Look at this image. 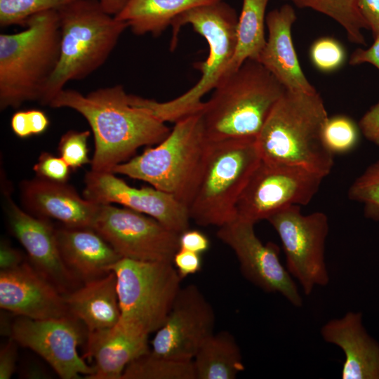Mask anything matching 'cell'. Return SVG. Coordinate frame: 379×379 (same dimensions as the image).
Instances as JSON below:
<instances>
[{
  "mask_svg": "<svg viewBox=\"0 0 379 379\" xmlns=\"http://www.w3.org/2000/svg\"><path fill=\"white\" fill-rule=\"evenodd\" d=\"M49 107L69 108L86 119L94 137L93 171L112 172L139 147L157 145L171 132L149 109L131 103L121 85L100 88L86 95L64 88Z\"/></svg>",
  "mask_w": 379,
  "mask_h": 379,
  "instance_id": "1",
  "label": "cell"
},
{
  "mask_svg": "<svg viewBox=\"0 0 379 379\" xmlns=\"http://www.w3.org/2000/svg\"><path fill=\"white\" fill-rule=\"evenodd\" d=\"M328 117L317 91L286 89L256 138L261 160L301 166L325 178L334 163L322 139Z\"/></svg>",
  "mask_w": 379,
  "mask_h": 379,
  "instance_id": "2",
  "label": "cell"
},
{
  "mask_svg": "<svg viewBox=\"0 0 379 379\" xmlns=\"http://www.w3.org/2000/svg\"><path fill=\"white\" fill-rule=\"evenodd\" d=\"M237 22L236 11L223 0L193 8L175 18L171 25V50L175 48L179 32L186 25H190L208 43L206 60L194 65L201 72L199 80L185 93L166 102L131 95V102L149 109L165 123H175L201 112L204 102L201 100L203 97L217 86L233 58Z\"/></svg>",
  "mask_w": 379,
  "mask_h": 379,
  "instance_id": "3",
  "label": "cell"
},
{
  "mask_svg": "<svg viewBox=\"0 0 379 379\" xmlns=\"http://www.w3.org/2000/svg\"><path fill=\"white\" fill-rule=\"evenodd\" d=\"M285 90L257 60L225 74L200 112L207 141L256 138Z\"/></svg>",
  "mask_w": 379,
  "mask_h": 379,
  "instance_id": "4",
  "label": "cell"
},
{
  "mask_svg": "<svg viewBox=\"0 0 379 379\" xmlns=\"http://www.w3.org/2000/svg\"><path fill=\"white\" fill-rule=\"evenodd\" d=\"M61 31L57 10L30 18L25 29L0 34V109L40 102L60 59Z\"/></svg>",
  "mask_w": 379,
  "mask_h": 379,
  "instance_id": "5",
  "label": "cell"
},
{
  "mask_svg": "<svg viewBox=\"0 0 379 379\" xmlns=\"http://www.w3.org/2000/svg\"><path fill=\"white\" fill-rule=\"evenodd\" d=\"M61 31L58 66L40 101L49 106L70 81L83 79L108 59L128 27L107 13L99 0H76L58 10Z\"/></svg>",
  "mask_w": 379,
  "mask_h": 379,
  "instance_id": "6",
  "label": "cell"
},
{
  "mask_svg": "<svg viewBox=\"0 0 379 379\" xmlns=\"http://www.w3.org/2000/svg\"><path fill=\"white\" fill-rule=\"evenodd\" d=\"M208 145L199 112L175 122L162 141L117 165L112 173L148 182L188 208Z\"/></svg>",
  "mask_w": 379,
  "mask_h": 379,
  "instance_id": "7",
  "label": "cell"
},
{
  "mask_svg": "<svg viewBox=\"0 0 379 379\" xmlns=\"http://www.w3.org/2000/svg\"><path fill=\"white\" fill-rule=\"evenodd\" d=\"M261 161L256 138L209 142L192 199L190 218L218 227L237 219L236 206Z\"/></svg>",
  "mask_w": 379,
  "mask_h": 379,
  "instance_id": "8",
  "label": "cell"
},
{
  "mask_svg": "<svg viewBox=\"0 0 379 379\" xmlns=\"http://www.w3.org/2000/svg\"><path fill=\"white\" fill-rule=\"evenodd\" d=\"M115 273L121 310L119 323L149 335L164 323L180 291L181 278L173 262L121 258Z\"/></svg>",
  "mask_w": 379,
  "mask_h": 379,
  "instance_id": "9",
  "label": "cell"
},
{
  "mask_svg": "<svg viewBox=\"0 0 379 379\" xmlns=\"http://www.w3.org/2000/svg\"><path fill=\"white\" fill-rule=\"evenodd\" d=\"M266 220L277 232L286 255V269L309 295L317 286H326L329 274L325 262L328 234L327 215L321 211L307 215L300 206L277 211Z\"/></svg>",
  "mask_w": 379,
  "mask_h": 379,
  "instance_id": "10",
  "label": "cell"
},
{
  "mask_svg": "<svg viewBox=\"0 0 379 379\" xmlns=\"http://www.w3.org/2000/svg\"><path fill=\"white\" fill-rule=\"evenodd\" d=\"M324 178L301 166L261 160L237 201V218L255 224L287 206H305Z\"/></svg>",
  "mask_w": 379,
  "mask_h": 379,
  "instance_id": "11",
  "label": "cell"
},
{
  "mask_svg": "<svg viewBox=\"0 0 379 379\" xmlns=\"http://www.w3.org/2000/svg\"><path fill=\"white\" fill-rule=\"evenodd\" d=\"M92 228L121 258L173 262L179 248V234L150 216L112 204H100Z\"/></svg>",
  "mask_w": 379,
  "mask_h": 379,
  "instance_id": "12",
  "label": "cell"
},
{
  "mask_svg": "<svg viewBox=\"0 0 379 379\" xmlns=\"http://www.w3.org/2000/svg\"><path fill=\"white\" fill-rule=\"evenodd\" d=\"M254 225L237 218L220 227L217 237L233 251L248 281L266 293L281 294L295 307H301L302 296L279 260L278 246L272 242L263 244L255 234Z\"/></svg>",
  "mask_w": 379,
  "mask_h": 379,
  "instance_id": "13",
  "label": "cell"
},
{
  "mask_svg": "<svg viewBox=\"0 0 379 379\" xmlns=\"http://www.w3.org/2000/svg\"><path fill=\"white\" fill-rule=\"evenodd\" d=\"M79 321L72 315L41 320L19 317L12 323L11 337L41 357L61 378H88L94 368L77 350L85 337Z\"/></svg>",
  "mask_w": 379,
  "mask_h": 379,
  "instance_id": "14",
  "label": "cell"
},
{
  "mask_svg": "<svg viewBox=\"0 0 379 379\" xmlns=\"http://www.w3.org/2000/svg\"><path fill=\"white\" fill-rule=\"evenodd\" d=\"M215 312L194 284L181 288L164 324L150 342L157 356L193 360L204 341L214 333Z\"/></svg>",
  "mask_w": 379,
  "mask_h": 379,
  "instance_id": "15",
  "label": "cell"
},
{
  "mask_svg": "<svg viewBox=\"0 0 379 379\" xmlns=\"http://www.w3.org/2000/svg\"><path fill=\"white\" fill-rule=\"evenodd\" d=\"M84 197L100 204H120L154 218L179 234L189 229L188 208L174 196L152 186L131 187L112 172L88 171Z\"/></svg>",
  "mask_w": 379,
  "mask_h": 379,
  "instance_id": "16",
  "label": "cell"
},
{
  "mask_svg": "<svg viewBox=\"0 0 379 379\" xmlns=\"http://www.w3.org/2000/svg\"><path fill=\"white\" fill-rule=\"evenodd\" d=\"M4 190V211L11 231L25 249L29 262L62 293L77 288L79 280L64 263L50 220L34 216L19 207Z\"/></svg>",
  "mask_w": 379,
  "mask_h": 379,
  "instance_id": "17",
  "label": "cell"
},
{
  "mask_svg": "<svg viewBox=\"0 0 379 379\" xmlns=\"http://www.w3.org/2000/svg\"><path fill=\"white\" fill-rule=\"evenodd\" d=\"M0 307L37 320L72 315L65 295L27 260L15 268L1 270Z\"/></svg>",
  "mask_w": 379,
  "mask_h": 379,
  "instance_id": "18",
  "label": "cell"
},
{
  "mask_svg": "<svg viewBox=\"0 0 379 379\" xmlns=\"http://www.w3.org/2000/svg\"><path fill=\"white\" fill-rule=\"evenodd\" d=\"M20 195L26 211L39 218L56 220L68 227L92 228L100 206L81 197L67 182L37 177L20 183Z\"/></svg>",
  "mask_w": 379,
  "mask_h": 379,
  "instance_id": "19",
  "label": "cell"
},
{
  "mask_svg": "<svg viewBox=\"0 0 379 379\" xmlns=\"http://www.w3.org/2000/svg\"><path fill=\"white\" fill-rule=\"evenodd\" d=\"M296 18L295 10L289 4L267 14L268 36L257 61L286 90L314 93L317 90L303 73L293 43L291 29Z\"/></svg>",
  "mask_w": 379,
  "mask_h": 379,
  "instance_id": "20",
  "label": "cell"
},
{
  "mask_svg": "<svg viewBox=\"0 0 379 379\" xmlns=\"http://www.w3.org/2000/svg\"><path fill=\"white\" fill-rule=\"evenodd\" d=\"M324 341L345 354L343 379H379V343L366 331L359 312H348L331 319L321 328Z\"/></svg>",
  "mask_w": 379,
  "mask_h": 379,
  "instance_id": "21",
  "label": "cell"
},
{
  "mask_svg": "<svg viewBox=\"0 0 379 379\" xmlns=\"http://www.w3.org/2000/svg\"><path fill=\"white\" fill-rule=\"evenodd\" d=\"M148 337L119 322L87 331L85 357L94 361V373L87 379H121L126 366L149 351Z\"/></svg>",
  "mask_w": 379,
  "mask_h": 379,
  "instance_id": "22",
  "label": "cell"
},
{
  "mask_svg": "<svg viewBox=\"0 0 379 379\" xmlns=\"http://www.w3.org/2000/svg\"><path fill=\"white\" fill-rule=\"evenodd\" d=\"M58 248L67 267L84 282L109 273L121 258L113 247L93 228H55Z\"/></svg>",
  "mask_w": 379,
  "mask_h": 379,
  "instance_id": "23",
  "label": "cell"
},
{
  "mask_svg": "<svg viewBox=\"0 0 379 379\" xmlns=\"http://www.w3.org/2000/svg\"><path fill=\"white\" fill-rule=\"evenodd\" d=\"M69 313L84 324L87 331L115 326L120 320L121 310L115 273L86 282L65 294Z\"/></svg>",
  "mask_w": 379,
  "mask_h": 379,
  "instance_id": "24",
  "label": "cell"
},
{
  "mask_svg": "<svg viewBox=\"0 0 379 379\" xmlns=\"http://www.w3.org/2000/svg\"><path fill=\"white\" fill-rule=\"evenodd\" d=\"M222 0H130L115 17L133 33L160 35L180 14L193 8Z\"/></svg>",
  "mask_w": 379,
  "mask_h": 379,
  "instance_id": "25",
  "label": "cell"
},
{
  "mask_svg": "<svg viewBox=\"0 0 379 379\" xmlns=\"http://www.w3.org/2000/svg\"><path fill=\"white\" fill-rule=\"evenodd\" d=\"M196 379H234L244 370L239 346L228 331L213 333L193 359Z\"/></svg>",
  "mask_w": 379,
  "mask_h": 379,
  "instance_id": "26",
  "label": "cell"
},
{
  "mask_svg": "<svg viewBox=\"0 0 379 379\" xmlns=\"http://www.w3.org/2000/svg\"><path fill=\"white\" fill-rule=\"evenodd\" d=\"M270 0H243L237 26V45L226 72L237 69L246 60H258L265 46V11Z\"/></svg>",
  "mask_w": 379,
  "mask_h": 379,
  "instance_id": "27",
  "label": "cell"
},
{
  "mask_svg": "<svg viewBox=\"0 0 379 379\" xmlns=\"http://www.w3.org/2000/svg\"><path fill=\"white\" fill-rule=\"evenodd\" d=\"M300 8H310L337 22L354 44L366 46L364 29H369L359 8L358 0H286Z\"/></svg>",
  "mask_w": 379,
  "mask_h": 379,
  "instance_id": "28",
  "label": "cell"
},
{
  "mask_svg": "<svg viewBox=\"0 0 379 379\" xmlns=\"http://www.w3.org/2000/svg\"><path fill=\"white\" fill-rule=\"evenodd\" d=\"M121 379H196L193 360L157 356L150 350L131 362Z\"/></svg>",
  "mask_w": 379,
  "mask_h": 379,
  "instance_id": "29",
  "label": "cell"
},
{
  "mask_svg": "<svg viewBox=\"0 0 379 379\" xmlns=\"http://www.w3.org/2000/svg\"><path fill=\"white\" fill-rule=\"evenodd\" d=\"M359 125L350 117L337 114L328 117L322 131L326 147L334 155L353 150L359 141Z\"/></svg>",
  "mask_w": 379,
  "mask_h": 379,
  "instance_id": "30",
  "label": "cell"
},
{
  "mask_svg": "<svg viewBox=\"0 0 379 379\" xmlns=\"http://www.w3.org/2000/svg\"><path fill=\"white\" fill-rule=\"evenodd\" d=\"M76 0H0V26H25L32 16L61 7Z\"/></svg>",
  "mask_w": 379,
  "mask_h": 379,
  "instance_id": "31",
  "label": "cell"
},
{
  "mask_svg": "<svg viewBox=\"0 0 379 379\" xmlns=\"http://www.w3.org/2000/svg\"><path fill=\"white\" fill-rule=\"evenodd\" d=\"M347 195L350 199L364 205V215L379 220V161L370 165L351 185Z\"/></svg>",
  "mask_w": 379,
  "mask_h": 379,
  "instance_id": "32",
  "label": "cell"
},
{
  "mask_svg": "<svg viewBox=\"0 0 379 379\" xmlns=\"http://www.w3.org/2000/svg\"><path fill=\"white\" fill-rule=\"evenodd\" d=\"M346 57L343 44L333 37L319 38L310 46L311 62L317 69L323 72L338 70L344 65Z\"/></svg>",
  "mask_w": 379,
  "mask_h": 379,
  "instance_id": "33",
  "label": "cell"
},
{
  "mask_svg": "<svg viewBox=\"0 0 379 379\" xmlns=\"http://www.w3.org/2000/svg\"><path fill=\"white\" fill-rule=\"evenodd\" d=\"M89 137L88 131L74 130H69L61 136L58 147V152L71 169L74 171L91 162L88 147Z\"/></svg>",
  "mask_w": 379,
  "mask_h": 379,
  "instance_id": "34",
  "label": "cell"
},
{
  "mask_svg": "<svg viewBox=\"0 0 379 379\" xmlns=\"http://www.w3.org/2000/svg\"><path fill=\"white\" fill-rule=\"evenodd\" d=\"M71 168L60 157L42 152L33 170L36 177L52 182H67Z\"/></svg>",
  "mask_w": 379,
  "mask_h": 379,
  "instance_id": "35",
  "label": "cell"
},
{
  "mask_svg": "<svg viewBox=\"0 0 379 379\" xmlns=\"http://www.w3.org/2000/svg\"><path fill=\"white\" fill-rule=\"evenodd\" d=\"M173 264L182 279L201 270L202 266L201 254L178 248L173 256Z\"/></svg>",
  "mask_w": 379,
  "mask_h": 379,
  "instance_id": "36",
  "label": "cell"
},
{
  "mask_svg": "<svg viewBox=\"0 0 379 379\" xmlns=\"http://www.w3.org/2000/svg\"><path fill=\"white\" fill-rule=\"evenodd\" d=\"M358 125L363 135L379 146V102L363 115Z\"/></svg>",
  "mask_w": 379,
  "mask_h": 379,
  "instance_id": "37",
  "label": "cell"
},
{
  "mask_svg": "<svg viewBox=\"0 0 379 379\" xmlns=\"http://www.w3.org/2000/svg\"><path fill=\"white\" fill-rule=\"evenodd\" d=\"M209 247L208 238L201 231L187 229L180 234L179 248L201 254L206 252Z\"/></svg>",
  "mask_w": 379,
  "mask_h": 379,
  "instance_id": "38",
  "label": "cell"
},
{
  "mask_svg": "<svg viewBox=\"0 0 379 379\" xmlns=\"http://www.w3.org/2000/svg\"><path fill=\"white\" fill-rule=\"evenodd\" d=\"M18 343L11 337L0 350V379H9L15 371Z\"/></svg>",
  "mask_w": 379,
  "mask_h": 379,
  "instance_id": "39",
  "label": "cell"
},
{
  "mask_svg": "<svg viewBox=\"0 0 379 379\" xmlns=\"http://www.w3.org/2000/svg\"><path fill=\"white\" fill-rule=\"evenodd\" d=\"M370 63L379 69V34L374 36V42L368 48H357L350 55L349 64L359 65Z\"/></svg>",
  "mask_w": 379,
  "mask_h": 379,
  "instance_id": "40",
  "label": "cell"
},
{
  "mask_svg": "<svg viewBox=\"0 0 379 379\" xmlns=\"http://www.w3.org/2000/svg\"><path fill=\"white\" fill-rule=\"evenodd\" d=\"M26 260L21 251L13 247L8 241H1L0 244V269L8 270L15 268Z\"/></svg>",
  "mask_w": 379,
  "mask_h": 379,
  "instance_id": "41",
  "label": "cell"
},
{
  "mask_svg": "<svg viewBox=\"0 0 379 379\" xmlns=\"http://www.w3.org/2000/svg\"><path fill=\"white\" fill-rule=\"evenodd\" d=\"M358 8L375 36L379 34V0H358Z\"/></svg>",
  "mask_w": 379,
  "mask_h": 379,
  "instance_id": "42",
  "label": "cell"
},
{
  "mask_svg": "<svg viewBox=\"0 0 379 379\" xmlns=\"http://www.w3.org/2000/svg\"><path fill=\"white\" fill-rule=\"evenodd\" d=\"M27 114L32 135H39L46 131L49 119L43 111L32 109L27 110Z\"/></svg>",
  "mask_w": 379,
  "mask_h": 379,
  "instance_id": "43",
  "label": "cell"
},
{
  "mask_svg": "<svg viewBox=\"0 0 379 379\" xmlns=\"http://www.w3.org/2000/svg\"><path fill=\"white\" fill-rule=\"evenodd\" d=\"M13 133L20 138H26L32 135L26 111H18L13 114L11 120Z\"/></svg>",
  "mask_w": 379,
  "mask_h": 379,
  "instance_id": "44",
  "label": "cell"
},
{
  "mask_svg": "<svg viewBox=\"0 0 379 379\" xmlns=\"http://www.w3.org/2000/svg\"><path fill=\"white\" fill-rule=\"evenodd\" d=\"M103 9L112 15H118L130 0H99Z\"/></svg>",
  "mask_w": 379,
  "mask_h": 379,
  "instance_id": "45",
  "label": "cell"
}]
</instances>
